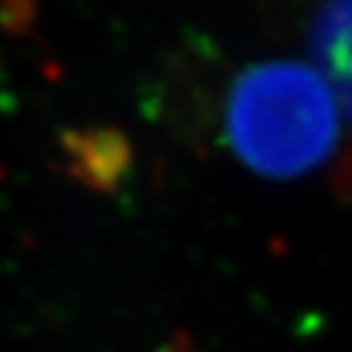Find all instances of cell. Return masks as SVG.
<instances>
[{
    "label": "cell",
    "mask_w": 352,
    "mask_h": 352,
    "mask_svg": "<svg viewBox=\"0 0 352 352\" xmlns=\"http://www.w3.org/2000/svg\"><path fill=\"white\" fill-rule=\"evenodd\" d=\"M157 352H196V347H193L191 338H188L186 333H176V336L171 338L166 345H162Z\"/></svg>",
    "instance_id": "obj_4"
},
{
    "label": "cell",
    "mask_w": 352,
    "mask_h": 352,
    "mask_svg": "<svg viewBox=\"0 0 352 352\" xmlns=\"http://www.w3.org/2000/svg\"><path fill=\"white\" fill-rule=\"evenodd\" d=\"M311 44L318 72L333 81V91L352 116V3L323 8L314 22Z\"/></svg>",
    "instance_id": "obj_3"
},
{
    "label": "cell",
    "mask_w": 352,
    "mask_h": 352,
    "mask_svg": "<svg viewBox=\"0 0 352 352\" xmlns=\"http://www.w3.org/2000/svg\"><path fill=\"white\" fill-rule=\"evenodd\" d=\"M59 149L64 171L83 188L113 196L135 164V149L125 132L118 127H69L61 130Z\"/></svg>",
    "instance_id": "obj_2"
},
{
    "label": "cell",
    "mask_w": 352,
    "mask_h": 352,
    "mask_svg": "<svg viewBox=\"0 0 352 352\" xmlns=\"http://www.w3.org/2000/svg\"><path fill=\"white\" fill-rule=\"evenodd\" d=\"M338 96L301 61H262L235 78L226 132L242 164L272 179L301 176L328 160L338 140Z\"/></svg>",
    "instance_id": "obj_1"
}]
</instances>
